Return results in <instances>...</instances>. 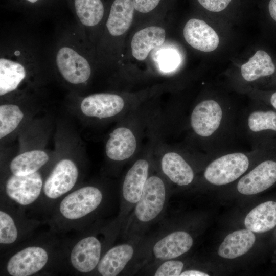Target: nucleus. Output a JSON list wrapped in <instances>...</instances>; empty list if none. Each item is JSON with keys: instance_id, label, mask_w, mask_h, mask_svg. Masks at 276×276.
<instances>
[{"instance_id": "35", "label": "nucleus", "mask_w": 276, "mask_h": 276, "mask_svg": "<svg viewBox=\"0 0 276 276\" xmlns=\"http://www.w3.org/2000/svg\"><path fill=\"white\" fill-rule=\"evenodd\" d=\"M27 1L30 3H34L36 2L38 0H27Z\"/></svg>"}, {"instance_id": "22", "label": "nucleus", "mask_w": 276, "mask_h": 276, "mask_svg": "<svg viewBox=\"0 0 276 276\" xmlns=\"http://www.w3.org/2000/svg\"><path fill=\"white\" fill-rule=\"evenodd\" d=\"M275 65L270 55L263 50L257 51L249 60L241 66V76L244 81L251 83L275 72Z\"/></svg>"}, {"instance_id": "21", "label": "nucleus", "mask_w": 276, "mask_h": 276, "mask_svg": "<svg viewBox=\"0 0 276 276\" xmlns=\"http://www.w3.org/2000/svg\"><path fill=\"white\" fill-rule=\"evenodd\" d=\"M247 229L254 233H264L276 226V202L268 201L262 203L247 215L244 220Z\"/></svg>"}, {"instance_id": "24", "label": "nucleus", "mask_w": 276, "mask_h": 276, "mask_svg": "<svg viewBox=\"0 0 276 276\" xmlns=\"http://www.w3.org/2000/svg\"><path fill=\"white\" fill-rule=\"evenodd\" d=\"M49 156L43 151L35 150L24 152L11 162L10 169L13 175L24 176L33 174L44 166Z\"/></svg>"}, {"instance_id": "17", "label": "nucleus", "mask_w": 276, "mask_h": 276, "mask_svg": "<svg viewBox=\"0 0 276 276\" xmlns=\"http://www.w3.org/2000/svg\"><path fill=\"white\" fill-rule=\"evenodd\" d=\"M137 140L131 129L119 127L110 133L105 146L107 157L112 160L122 162L130 158L137 148Z\"/></svg>"}, {"instance_id": "18", "label": "nucleus", "mask_w": 276, "mask_h": 276, "mask_svg": "<svg viewBox=\"0 0 276 276\" xmlns=\"http://www.w3.org/2000/svg\"><path fill=\"white\" fill-rule=\"evenodd\" d=\"M165 37L166 31L160 27L151 26L140 30L131 40L133 56L139 61L145 60L152 50L163 44Z\"/></svg>"}, {"instance_id": "1", "label": "nucleus", "mask_w": 276, "mask_h": 276, "mask_svg": "<svg viewBox=\"0 0 276 276\" xmlns=\"http://www.w3.org/2000/svg\"><path fill=\"white\" fill-rule=\"evenodd\" d=\"M240 109L212 97L197 102L190 114L191 131L209 156L216 157L237 150V127Z\"/></svg>"}, {"instance_id": "33", "label": "nucleus", "mask_w": 276, "mask_h": 276, "mask_svg": "<svg viewBox=\"0 0 276 276\" xmlns=\"http://www.w3.org/2000/svg\"><path fill=\"white\" fill-rule=\"evenodd\" d=\"M268 7L270 16L276 21V0H270Z\"/></svg>"}, {"instance_id": "27", "label": "nucleus", "mask_w": 276, "mask_h": 276, "mask_svg": "<svg viewBox=\"0 0 276 276\" xmlns=\"http://www.w3.org/2000/svg\"><path fill=\"white\" fill-rule=\"evenodd\" d=\"M183 266L182 261L175 259L148 264L149 273L154 276H180Z\"/></svg>"}, {"instance_id": "9", "label": "nucleus", "mask_w": 276, "mask_h": 276, "mask_svg": "<svg viewBox=\"0 0 276 276\" xmlns=\"http://www.w3.org/2000/svg\"><path fill=\"white\" fill-rule=\"evenodd\" d=\"M56 63L63 78L72 84L83 83L90 76L91 67L89 62L71 48H61L57 53Z\"/></svg>"}, {"instance_id": "20", "label": "nucleus", "mask_w": 276, "mask_h": 276, "mask_svg": "<svg viewBox=\"0 0 276 276\" xmlns=\"http://www.w3.org/2000/svg\"><path fill=\"white\" fill-rule=\"evenodd\" d=\"M256 240L253 232L248 229L236 231L228 234L220 245L219 255L226 259H234L247 252Z\"/></svg>"}, {"instance_id": "16", "label": "nucleus", "mask_w": 276, "mask_h": 276, "mask_svg": "<svg viewBox=\"0 0 276 276\" xmlns=\"http://www.w3.org/2000/svg\"><path fill=\"white\" fill-rule=\"evenodd\" d=\"M183 34L189 45L201 51H213L219 43V36L216 31L201 19H189L184 27Z\"/></svg>"}, {"instance_id": "14", "label": "nucleus", "mask_w": 276, "mask_h": 276, "mask_svg": "<svg viewBox=\"0 0 276 276\" xmlns=\"http://www.w3.org/2000/svg\"><path fill=\"white\" fill-rule=\"evenodd\" d=\"M102 243L95 236L78 241L71 252V262L77 271L84 273L95 269L102 258Z\"/></svg>"}, {"instance_id": "34", "label": "nucleus", "mask_w": 276, "mask_h": 276, "mask_svg": "<svg viewBox=\"0 0 276 276\" xmlns=\"http://www.w3.org/2000/svg\"><path fill=\"white\" fill-rule=\"evenodd\" d=\"M268 101V105H270L273 109L276 110V91L273 93L270 96Z\"/></svg>"}, {"instance_id": "10", "label": "nucleus", "mask_w": 276, "mask_h": 276, "mask_svg": "<svg viewBox=\"0 0 276 276\" xmlns=\"http://www.w3.org/2000/svg\"><path fill=\"white\" fill-rule=\"evenodd\" d=\"M275 182L276 160L265 159L240 178L237 189L244 195H254L269 188Z\"/></svg>"}, {"instance_id": "11", "label": "nucleus", "mask_w": 276, "mask_h": 276, "mask_svg": "<svg viewBox=\"0 0 276 276\" xmlns=\"http://www.w3.org/2000/svg\"><path fill=\"white\" fill-rule=\"evenodd\" d=\"M48 254L40 246L27 247L12 256L7 270L12 276H29L41 270L47 263Z\"/></svg>"}, {"instance_id": "23", "label": "nucleus", "mask_w": 276, "mask_h": 276, "mask_svg": "<svg viewBox=\"0 0 276 276\" xmlns=\"http://www.w3.org/2000/svg\"><path fill=\"white\" fill-rule=\"evenodd\" d=\"M26 76V71L22 64L6 58H1V96L15 90Z\"/></svg>"}, {"instance_id": "6", "label": "nucleus", "mask_w": 276, "mask_h": 276, "mask_svg": "<svg viewBox=\"0 0 276 276\" xmlns=\"http://www.w3.org/2000/svg\"><path fill=\"white\" fill-rule=\"evenodd\" d=\"M150 168V160L140 158L132 164L125 175L121 188V203L118 220L121 228L141 197L151 173Z\"/></svg>"}, {"instance_id": "28", "label": "nucleus", "mask_w": 276, "mask_h": 276, "mask_svg": "<svg viewBox=\"0 0 276 276\" xmlns=\"http://www.w3.org/2000/svg\"><path fill=\"white\" fill-rule=\"evenodd\" d=\"M18 237V231L14 220L6 212L0 211V243L10 244L14 243Z\"/></svg>"}, {"instance_id": "15", "label": "nucleus", "mask_w": 276, "mask_h": 276, "mask_svg": "<svg viewBox=\"0 0 276 276\" xmlns=\"http://www.w3.org/2000/svg\"><path fill=\"white\" fill-rule=\"evenodd\" d=\"M125 106V101L121 96L113 94L99 93L84 98L80 108L86 116L101 119L117 115Z\"/></svg>"}, {"instance_id": "31", "label": "nucleus", "mask_w": 276, "mask_h": 276, "mask_svg": "<svg viewBox=\"0 0 276 276\" xmlns=\"http://www.w3.org/2000/svg\"><path fill=\"white\" fill-rule=\"evenodd\" d=\"M178 57L173 52H166L161 57L160 65L164 70H171L177 65Z\"/></svg>"}, {"instance_id": "25", "label": "nucleus", "mask_w": 276, "mask_h": 276, "mask_svg": "<svg viewBox=\"0 0 276 276\" xmlns=\"http://www.w3.org/2000/svg\"><path fill=\"white\" fill-rule=\"evenodd\" d=\"M74 3L77 15L83 25L93 27L102 19L104 9L101 0H75Z\"/></svg>"}, {"instance_id": "5", "label": "nucleus", "mask_w": 276, "mask_h": 276, "mask_svg": "<svg viewBox=\"0 0 276 276\" xmlns=\"http://www.w3.org/2000/svg\"><path fill=\"white\" fill-rule=\"evenodd\" d=\"M147 241L127 240L113 246L102 257L97 267L102 276H116L129 270L133 272L146 265Z\"/></svg>"}, {"instance_id": "32", "label": "nucleus", "mask_w": 276, "mask_h": 276, "mask_svg": "<svg viewBox=\"0 0 276 276\" xmlns=\"http://www.w3.org/2000/svg\"><path fill=\"white\" fill-rule=\"evenodd\" d=\"M180 276H209V274L198 270H186L183 271Z\"/></svg>"}, {"instance_id": "4", "label": "nucleus", "mask_w": 276, "mask_h": 276, "mask_svg": "<svg viewBox=\"0 0 276 276\" xmlns=\"http://www.w3.org/2000/svg\"><path fill=\"white\" fill-rule=\"evenodd\" d=\"M237 133L238 138L248 142L251 149L269 141L276 135V110L257 103L240 109Z\"/></svg>"}, {"instance_id": "8", "label": "nucleus", "mask_w": 276, "mask_h": 276, "mask_svg": "<svg viewBox=\"0 0 276 276\" xmlns=\"http://www.w3.org/2000/svg\"><path fill=\"white\" fill-rule=\"evenodd\" d=\"M78 175V169L74 162L69 159L60 160L44 183V194L51 199L60 197L74 187Z\"/></svg>"}, {"instance_id": "29", "label": "nucleus", "mask_w": 276, "mask_h": 276, "mask_svg": "<svg viewBox=\"0 0 276 276\" xmlns=\"http://www.w3.org/2000/svg\"><path fill=\"white\" fill-rule=\"evenodd\" d=\"M234 0H197L199 4L206 10L213 13H219L229 8Z\"/></svg>"}, {"instance_id": "19", "label": "nucleus", "mask_w": 276, "mask_h": 276, "mask_svg": "<svg viewBox=\"0 0 276 276\" xmlns=\"http://www.w3.org/2000/svg\"><path fill=\"white\" fill-rule=\"evenodd\" d=\"M134 9L132 0L113 1L106 22L110 35L121 36L128 30L133 20Z\"/></svg>"}, {"instance_id": "7", "label": "nucleus", "mask_w": 276, "mask_h": 276, "mask_svg": "<svg viewBox=\"0 0 276 276\" xmlns=\"http://www.w3.org/2000/svg\"><path fill=\"white\" fill-rule=\"evenodd\" d=\"M104 196L98 187L87 186L65 197L60 203L59 211L64 218L75 220L96 211L101 205Z\"/></svg>"}, {"instance_id": "3", "label": "nucleus", "mask_w": 276, "mask_h": 276, "mask_svg": "<svg viewBox=\"0 0 276 276\" xmlns=\"http://www.w3.org/2000/svg\"><path fill=\"white\" fill-rule=\"evenodd\" d=\"M270 141L250 151L232 150L219 155L205 168L203 176L208 183L215 186L231 183L241 177L249 169L251 163L272 151Z\"/></svg>"}, {"instance_id": "26", "label": "nucleus", "mask_w": 276, "mask_h": 276, "mask_svg": "<svg viewBox=\"0 0 276 276\" xmlns=\"http://www.w3.org/2000/svg\"><path fill=\"white\" fill-rule=\"evenodd\" d=\"M24 117L20 108L14 104H3L0 106V138L13 131Z\"/></svg>"}, {"instance_id": "13", "label": "nucleus", "mask_w": 276, "mask_h": 276, "mask_svg": "<svg viewBox=\"0 0 276 276\" xmlns=\"http://www.w3.org/2000/svg\"><path fill=\"white\" fill-rule=\"evenodd\" d=\"M160 168L164 178L180 187L191 184L195 178L193 167L184 155L176 151H167L162 155Z\"/></svg>"}, {"instance_id": "30", "label": "nucleus", "mask_w": 276, "mask_h": 276, "mask_svg": "<svg viewBox=\"0 0 276 276\" xmlns=\"http://www.w3.org/2000/svg\"><path fill=\"white\" fill-rule=\"evenodd\" d=\"M134 9L141 13L151 11L158 5L160 0H132Z\"/></svg>"}, {"instance_id": "12", "label": "nucleus", "mask_w": 276, "mask_h": 276, "mask_svg": "<svg viewBox=\"0 0 276 276\" xmlns=\"http://www.w3.org/2000/svg\"><path fill=\"white\" fill-rule=\"evenodd\" d=\"M42 186L41 176L36 172L24 176L13 175L7 180L5 190L12 200L20 205H27L39 197Z\"/></svg>"}, {"instance_id": "2", "label": "nucleus", "mask_w": 276, "mask_h": 276, "mask_svg": "<svg viewBox=\"0 0 276 276\" xmlns=\"http://www.w3.org/2000/svg\"><path fill=\"white\" fill-rule=\"evenodd\" d=\"M168 197V187L165 178L159 174L150 173L140 199L122 227L125 239L143 238L147 228L163 215Z\"/></svg>"}]
</instances>
